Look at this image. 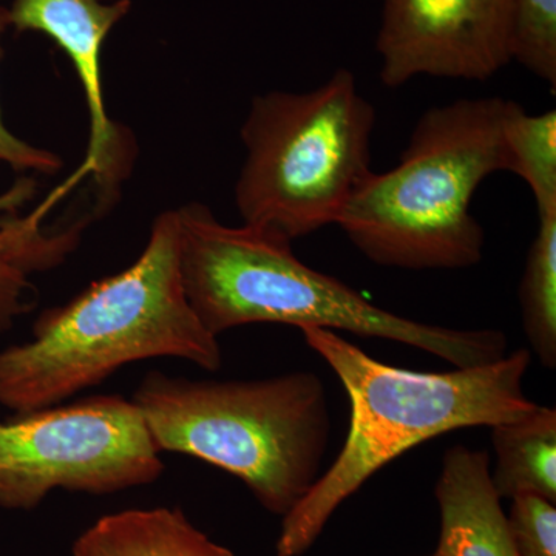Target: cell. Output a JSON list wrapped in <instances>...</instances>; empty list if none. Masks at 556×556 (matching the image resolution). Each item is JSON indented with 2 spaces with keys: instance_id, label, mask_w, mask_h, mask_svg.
<instances>
[{
  "instance_id": "6da1fadb",
  "label": "cell",
  "mask_w": 556,
  "mask_h": 556,
  "mask_svg": "<svg viewBox=\"0 0 556 556\" xmlns=\"http://www.w3.org/2000/svg\"><path fill=\"white\" fill-rule=\"evenodd\" d=\"M155 357L222 368L218 339L201 325L182 288L177 211L153 219L129 266L43 311L31 339L0 350V405L13 413L60 405L124 365Z\"/></svg>"
},
{
  "instance_id": "7a4b0ae2",
  "label": "cell",
  "mask_w": 556,
  "mask_h": 556,
  "mask_svg": "<svg viewBox=\"0 0 556 556\" xmlns=\"http://www.w3.org/2000/svg\"><path fill=\"white\" fill-rule=\"evenodd\" d=\"M182 288L201 325L218 338L252 324L351 332L433 354L453 368L506 356L497 329H453L397 316L338 278L309 268L292 241L254 226L223 225L200 203L175 208Z\"/></svg>"
},
{
  "instance_id": "3957f363",
  "label": "cell",
  "mask_w": 556,
  "mask_h": 556,
  "mask_svg": "<svg viewBox=\"0 0 556 556\" xmlns=\"http://www.w3.org/2000/svg\"><path fill=\"white\" fill-rule=\"evenodd\" d=\"M300 331L345 388L350 430L334 463L283 517L278 556L309 551L348 497L408 450L459 428L511 422L538 407L522 387L530 367L526 348L482 367L419 372L382 364L339 332Z\"/></svg>"
},
{
  "instance_id": "277c9868",
  "label": "cell",
  "mask_w": 556,
  "mask_h": 556,
  "mask_svg": "<svg viewBox=\"0 0 556 556\" xmlns=\"http://www.w3.org/2000/svg\"><path fill=\"white\" fill-rule=\"evenodd\" d=\"M517 102L463 98L428 109L393 169L371 172L336 225L376 265L408 270L464 269L484 254L471 200L510 169L506 124Z\"/></svg>"
},
{
  "instance_id": "5b68a950",
  "label": "cell",
  "mask_w": 556,
  "mask_h": 556,
  "mask_svg": "<svg viewBox=\"0 0 556 556\" xmlns=\"http://www.w3.org/2000/svg\"><path fill=\"white\" fill-rule=\"evenodd\" d=\"M131 402L160 453L228 471L278 517H287L324 473L331 415L314 372L193 380L150 371Z\"/></svg>"
},
{
  "instance_id": "8992f818",
  "label": "cell",
  "mask_w": 556,
  "mask_h": 556,
  "mask_svg": "<svg viewBox=\"0 0 556 556\" xmlns=\"http://www.w3.org/2000/svg\"><path fill=\"white\" fill-rule=\"evenodd\" d=\"M376 109L339 68L305 93L252 98L241 127L247 160L236 182L243 225L294 241L336 225L371 174Z\"/></svg>"
},
{
  "instance_id": "52a82bcc",
  "label": "cell",
  "mask_w": 556,
  "mask_h": 556,
  "mask_svg": "<svg viewBox=\"0 0 556 556\" xmlns=\"http://www.w3.org/2000/svg\"><path fill=\"white\" fill-rule=\"evenodd\" d=\"M137 405L98 394L0 419V508L33 510L53 490L110 495L164 473Z\"/></svg>"
},
{
  "instance_id": "ba28073f",
  "label": "cell",
  "mask_w": 556,
  "mask_h": 556,
  "mask_svg": "<svg viewBox=\"0 0 556 556\" xmlns=\"http://www.w3.org/2000/svg\"><path fill=\"white\" fill-rule=\"evenodd\" d=\"M514 0H386L376 39L388 89L417 76L486 80L511 62Z\"/></svg>"
},
{
  "instance_id": "9c48e42d",
  "label": "cell",
  "mask_w": 556,
  "mask_h": 556,
  "mask_svg": "<svg viewBox=\"0 0 556 556\" xmlns=\"http://www.w3.org/2000/svg\"><path fill=\"white\" fill-rule=\"evenodd\" d=\"M130 0H13L10 28L49 36L73 67L89 110L90 135L86 160L75 181L89 177L98 188L97 211H108L119 197V188L130 174L135 144L126 127L113 123L105 109L101 80V53L105 39L129 14Z\"/></svg>"
},
{
  "instance_id": "30bf717a",
  "label": "cell",
  "mask_w": 556,
  "mask_h": 556,
  "mask_svg": "<svg viewBox=\"0 0 556 556\" xmlns=\"http://www.w3.org/2000/svg\"><path fill=\"white\" fill-rule=\"evenodd\" d=\"M434 496L441 519L437 551L442 555L518 556L486 453L464 445L448 448Z\"/></svg>"
},
{
  "instance_id": "8fae6325",
  "label": "cell",
  "mask_w": 556,
  "mask_h": 556,
  "mask_svg": "<svg viewBox=\"0 0 556 556\" xmlns=\"http://www.w3.org/2000/svg\"><path fill=\"white\" fill-rule=\"evenodd\" d=\"M67 186L27 215L0 217V334L10 331L17 318L35 308L38 289L33 276L58 268L78 249L84 232L100 214H87L56 226H46L51 207L67 192Z\"/></svg>"
},
{
  "instance_id": "7c38bea8",
  "label": "cell",
  "mask_w": 556,
  "mask_h": 556,
  "mask_svg": "<svg viewBox=\"0 0 556 556\" xmlns=\"http://www.w3.org/2000/svg\"><path fill=\"white\" fill-rule=\"evenodd\" d=\"M72 556H236L208 540L179 508L108 515L76 540Z\"/></svg>"
},
{
  "instance_id": "4fadbf2b",
  "label": "cell",
  "mask_w": 556,
  "mask_h": 556,
  "mask_svg": "<svg viewBox=\"0 0 556 556\" xmlns=\"http://www.w3.org/2000/svg\"><path fill=\"white\" fill-rule=\"evenodd\" d=\"M496 464L493 489L503 500L536 495L556 503V412L538 407L511 422L492 427Z\"/></svg>"
},
{
  "instance_id": "5bb4252c",
  "label": "cell",
  "mask_w": 556,
  "mask_h": 556,
  "mask_svg": "<svg viewBox=\"0 0 556 556\" xmlns=\"http://www.w3.org/2000/svg\"><path fill=\"white\" fill-rule=\"evenodd\" d=\"M522 328L541 364L556 367V211L538 215L519 285Z\"/></svg>"
},
{
  "instance_id": "9a60e30c",
  "label": "cell",
  "mask_w": 556,
  "mask_h": 556,
  "mask_svg": "<svg viewBox=\"0 0 556 556\" xmlns=\"http://www.w3.org/2000/svg\"><path fill=\"white\" fill-rule=\"evenodd\" d=\"M511 174L532 190L538 215L556 211V112L530 115L515 105L506 124Z\"/></svg>"
},
{
  "instance_id": "2e32d148",
  "label": "cell",
  "mask_w": 556,
  "mask_h": 556,
  "mask_svg": "<svg viewBox=\"0 0 556 556\" xmlns=\"http://www.w3.org/2000/svg\"><path fill=\"white\" fill-rule=\"evenodd\" d=\"M511 61L556 87V0H514Z\"/></svg>"
},
{
  "instance_id": "e0dca14e",
  "label": "cell",
  "mask_w": 556,
  "mask_h": 556,
  "mask_svg": "<svg viewBox=\"0 0 556 556\" xmlns=\"http://www.w3.org/2000/svg\"><path fill=\"white\" fill-rule=\"evenodd\" d=\"M518 556H556V506L546 497L519 495L506 515Z\"/></svg>"
},
{
  "instance_id": "ac0fdd59",
  "label": "cell",
  "mask_w": 556,
  "mask_h": 556,
  "mask_svg": "<svg viewBox=\"0 0 556 556\" xmlns=\"http://www.w3.org/2000/svg\"><path fill=\"white\" fill-rule=\"evenodd\" d=\"M10 28L9 10L0 7V60H2V38ZM0 163L16 172H38L53 175L62 167V159L47 149L36 148L24 141L7 127L0 109Z\"/></svg>"
},
{
  "instance_id": "d6986e66",
  "label": "cell",
  "mask_w": 556,
  "mask_h": 556,
  "mask_svg": "<svg viewBox=\"0 0 556 556\" xmlns=\"http://www.w3.org/2000/svg\"><path fill=\"white\" fill-rule=\"evenodd\" d=\"M428 556H445V555H442L441 552L434 551L433 554L428 555Z\"/></svg>"
}]
</instances>
